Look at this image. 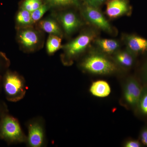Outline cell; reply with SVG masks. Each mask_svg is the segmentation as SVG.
<instances>
[{
  "label": "cell",
  "instance_id": "6da1fadb",
  "mask_svg": "<svg viewBox=\"0 0 147 147\" xmlns=\"http://www.w3.org/2000/svg\"><path fill=\"white\" fill-rule=\"evenodd\" d=\"M96 34L94 30L85 31L76 38L63 45L61 60L65 65H69L74 60L84 53L90 43L95 40Z\"/></svg>",
  "mask_w": 147,
  "mask_h": 147
},
{
  "label": "cell",
  "instance_id": "7a4b0ae2",
  "mask_svg": "<svg viewBox=\"0 0 147 147\" xmlns=\"http://www.w3.org/2000/svg\"><path fill=\"white\" fill-rule=\"evenodd\" d=\"M2 84L3 89L8 101L17 102L25 96L26 86L25 79L16 71L7 69L3 75Z\"/></svg>",
  "mask_w": 147,
  "mask_h": 147
},
{
  "label": "cell",
  "instance_id": "3957f363",
  "mask_svg": "<svg viewBox=\"0 0 147 147\" xmlns=\"http://www.w3.org/2000/svg\"><path fill=\"white\" fill-rule=\"evenodd\" d=\"M84 71L97 75H108L117 71L116 65L101 52L90 53L80 64Z\"/></svg>",
  "mask_w": 147,
  "mask_h": 147
},
{
  "label": "cell",
  "instance_id": "277c9868",
  "mask_svg": "<svg viewBox=\"0 0 147 147\" xmlns=\"http://www.w3.org/2000/svg\"><path fill=\"white\" fill-rule=\"evenodd\" d=\"M0 139L8 145L27 142V136L22 130L19 121L9 113L3 116L0 123Z\"/></svg>",
  "mask_w": 147,
  "mask_h": 147
},
{
  "label": "cell",
  "instance_id": "5b68a950",
  "mask_svg": "<svg viewBox=\"0 0 147 147\" xmlns=\"http://www.w3.org/2000/svg\"><path fill=\"white\" fill-rule=\"evenodd\" d=\"M17 30L16 40L25 52H34L42 47L43 37L41 31L39 29L31 26Z\"/></svg>",
  "mask_w": 147,
  "mask_h": 147
},
{
  "label": "cell",
  "instance_id": "8992f818",
  "mask_svg": "<svg viewBox=\"0 0 147 147\" xmlns=\"http://www.w3.org/2000/svg\"><path fill=\"white\" fill-rule=\"evenodd\" d=\"M143 85L137 77L131 76L126 80L123 90V100L127 108L135 111L142 94Z\"/></svg>",
  "mask_w": 147,
  "mask_h": 147
},
{
  "label": "cell",
  "instance_id": "52a82bcc",
  "mask_svg": "<svg viewBox=\"0 0 147 147\" xmlns=\"http://www.w3.org/2000/svg\"><path fill=\"white\" fill-rule=\"evenodd\" d=\"M28 135L26 143L31 147H40L45 146V135L44 122L41 119L35 118L27 124Z\"/></svg>",
  "mask_w": 147,
  "mask_h": 147
},
{
  "label": "cell",
  "instance_id": "ba28073f",
  "mask_svg": "<svg viewBox=\"0 0 147 147\" xmlns=\"http://www.w3.org/2000/svg\"><path fill=\"white\" fill-rule=\"evenodd\" d=\"M82 13L89 23L110 34L114 33V28L98 8L86 5Z\"/></svg>",
  "mask_w": 147,
  "mask_h": 147
},
{
  "label": "cell",
  "instance_id": "9c48e42d",
  "mask_svg": "<svg viewBox=\"0 0 147 147\" xmlns=\"http://www.w3.org/2000/svg\"><path fill=\"white\" fill-rule=\"evenodd\" d=\"M57 18L58 21L67 35L72 34L83 25L81 19L73 11H65L60 13Z\"/></svg>",
  "mask_w": 147,
  "mask_h": 147
},
{
  "label": "cell",
  "instance_id": "30bf717a",
  "mask_svg": "<svg viewBox=\"0 0 147 147\" xmlns=\"http://www.w3.org/2000/svg\"><path fill=\"white\" fill-rule=\"evenodd\" d=\"M131 8L127 0H110L106 7V15L111 19L131 13Z\"/></svg>",
  "mask_w": 147,
  "mask_h": 147
},
{
  "label": "cell",
  "instance_id": "8fae6325",
  "mask_svg": "<svg viewBox=\"0 0 147 147\" xmlns=\"http://www.w3.org/2000/svg\"><path fill=\"white\" fill-rule=\"evenodd\" d=\"M127 49L135 56L147 53V39L135 34H127L124 37Z\"/></svg>",
  "mask_w": 147,
  "mask_h": 147
},
{
  "label": "cell",
  "instance_id": "7c38bea8",
  "mask_svg": "<svg viewBox=\"0 0 147 147\" xmlns=\"http://www.w3.org/2000/svg\"><path fill=\"white\" fill-rule=\"evenodd\" d=\"M38 29L49 34L55 35L61 37L63 36V32L59 21L52 18L41 19L37 22Z\"/></svg>",
  "mask_w": 147,
  "mask_h": 147
},
{
  "label": "cell",
  "instance_id": "4fadbf2b",
  "mask_svg": "<svg viewBox=\"0 0 147 147\" xmlns=\"http://www.w3.org/2000/svg\"><path fill=\"white\" fill-rule=\"evenodd\" d=\"M95 43L100 52L105 55L115 53L120 47L119 43L115 39L98 38L95 40Z\"/></svg>",
  "mask_w": 147,
  "mask_h": 147
},
{
  "label": "cell",
  "instance_id": "5bb4252c",
  "mask_svg": "<svg viewBox=\"0 0 147 147\" xmlns=\"http://www.w3.org/2000/svg\"><path fill=\"white\" fill-rule=\"evenodd\" d=\"M137 56L127 49L121 51H117L115 53V60L121 66L126 68L132 67L136 62Z\"/></svg>",
  "mask_w": 147,
  "mask_h": 147
},
{
  "label": "cell",
  "instance_id": "9a60e30c",
  "mask_svg": "<svg viewBox=\"0 0 147 147\" xmlns=\"http://www.w3.org/2000/svg\"><path fill=\"white\" fill-rule=\"evenodd\" d=\"M15 23L17 30L32 26L34 24L32 20L31 12L20 8L16 13Z\"/></svg>",
  "mask_w": 147,
  "mask_h": 147
},
{
  "label": "cell",
  "instance_id": "2e32d148",
  "mask_svg": "<svg viewBox=\"0 0 147 147\" xmlns=\"http://www.w3.org/2000/svg\"><path fill=\"white\" fill-rule=\"evenodd\" d=\"M93 95L98 97L108 96L111 92V88L109 84L105 81L99 80L94 82L90 89Z\"/></svg>",
  "mask_w": 147,
  "mask_h": 147
},
{
  "label": "cell",
  "instance_id": "e0dca14e",
  "mask_svg": "<svg viewBox=\"0 0 147 147\" xmlns=\"http://www.w3.org/2000/svg\"><path fill=\"white\" fill-rule=\"evenodd\" d=\"M134 111L138 117L147 121V84L143 85L141 96Z\"/></svg>",
  "mask_w": 147,
  "mask_h": 147
},
{
  "label": "cell",
  "instance_id": "ac0fdd59",
  "mask_svg": "<svg viewBox=\"0 0 147 147\" xmlns=\"http://www.w3.org/2000/svg\"><path fill=\"white\" fill-rule=\"evenodd\" d=\"M61 37L55 35L49 34L46 42V50L49 55H52L61 49Z\"/></svg>",
  "mask_w": 147,
  "mask_h": 147
},
{
  "label": "cell",
  "instance_id": "d6986e66",
  "mask_svg": "<svg viewBox=\"0 0 147 147\" xmlns=\"http://www.w3.org/2000/svg\"><path fill=\"white\" fill-rule=\"evenodd\" d=\"M45 3L51 7H62L69 6L79 5L78 0H45Z\"/></svg>",
  "mask_w": 147,
  "mask_h": 147
},
{
  "label": "cell",
  "instance_id": "ffe728a7",
  "mask_svg": "<svg viewBox=\"0 0 147 147\" xmlns=\"http://www.w3.org/2000/svg\"><path fill=\"white\" fill-rule=\"evenodd\" d=\"M43 3L42 0H24L21 3L20 8L31 13L39 7Z\"/></svg>",
  "mask_w": 147,
  "mask_h": 147
},
{
  "label": "cell",
  "instance_id": "44dd1931",
  "mask_svg": "<svg viewBox=\"0 0 147 147\" xmlns=\"http://www.w3.org/2000/svg\"><path fill=\"white\" fill-rule=\"evenodd\" d=\"M50 8L47 4L44 3L39 7L31 12V17L34 24H36L41 20L43 15Z\"/></svg>",
  "mask_w": 147,
  "mask_h": 147
},
{
  "label": "cell",
  "instance_id": "7402d4cb",
  "mask_svg": "<svg viewBox=\"0 0 147 147\" xmlns=\"http://www.w3.org/2000/svg\"><path fill=\"white\" fill-rule=\"evenodd\" d=\"M10 61L5 54L0 53V75L3 76L4 74L8 69Z\"/></svg>",
  "mask_w": 147,
  "mask_h": 147
},
{
  "label": "cell",
  "instance_id": "603a6c76",
  "mask_svg": "<svg viewBox=\"0 0 147 147\" xmlns=\"http://www.w3.org/2000/svg\"><path fill=\"white\" fill-rule=\"evenodd\" d=\"M138 78L143 85L147 84V60L142 67Z\"/></svg>",
  "mask_w": 147,
  "mask_h": 147
},
{
  "label": "cell",
  "instance_id": "cb8c5ba5",
  "mask_svg": "<svg viewBox=\"0 0 147 147\" xmlns=\"http://www.w3.org/2000/svg\"><path fill=\"white\" fill-rule=\"evenodd\" d=\"M139 138L143 145L147 146V125H145L141 129Z\"/></svg>",
  "mask_w": 147,
  "mask_h": 147
},
{
  "label": "cell",
  "instance_id": "d4e9b609",
  "mask_svg": "<svg viewBox=\"0 0 147 147\" xmlns=\"http://www.w3.org/2000/svg\"><path fill=\"white\" fill-rule=\"evenodd\" d=\"M144 145L140 140L136 139H129L125 142L124 146L125 147H141Z\"/></svg>",
  "mask_w": 147,
  "mask_h": 147
},
{
  "label": "cell",
  "instance_id": "484cf974",
  "mask_svg": "<svg viewBox=\"0 0 147 147\" xmlns=\"http://www.w3.org/2000/svg\"><path fill=\"white\" fill-rule=\"evenodd\" d=\"M106 0H85L86 5L98 8Z\"/></svg>",
  "mask_w": 147,
  "mask_h": 147
},
{
  "label": "cell",
  "instance_id": "4316f807",
  "mask_svg": "<svg viewBox=\"0 0 147 147\" xmlns=\"http://www.w3.org/2000/svg\"><path fill=\"white\" fill-rule=\"evenodd\" d=\"M8 113L7 105L4 101L0 100V123L3 116Z\"/></svg>",
  "mask_w": 147,
  "mask_h": 147
},
{
  "label": "cell",
  "instance_id": "83f0119b",
  "mask_svg": "<svg viewBox=\"0 0 147 147\" xmlns=\"http://www.w3.org/2000/svg\"><path fill=\"white\" fill-rule=\"evenodd\" d=\"M2 77L3 76L0 75V93L3 89Z\"/></svg>",
  "mask_w": 147,
  "mask_h": 147
}]
</instances>
